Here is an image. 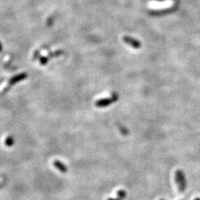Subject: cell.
Here are the masks:
<instances>
[{
    "mask_svg": "<svg viewBox=\"0 0 200 200\" xmlns=\"http://www.w3.org/2000/svg\"><path fill=\"white\" fill-rule=\"evenodd\" d=\"M119 99V95L116 93H113L110 98H104V99H99L96 102L95 105L97 107H105L111 104L116 102Z\"/></svg>",
    "mask_w": 200,
    "mask_h": 200,
    "instance_id": "1",
    "label": "cell"
},
{
    "mask_svg": "<svg viewBox=\"0 0 200 200\" xmlns=\"http://www.w3.org/2000/svg\"><path fill=\"white\" fill-rule=\"evenodd\" d=\"M175 178H176V182H177L178 189H179V191L181 193L184 192L185 189H186L187 182H186V179H185V177L184 173H183V172L180 170H177V172H176V174H175Z\"/></svg>",
    "mask_w": 200,
    "mask_h": 200,
    "instance_id": "2",
    "label": "cell"
},
{
    "mask_svg": "<svg viewBox=\"0 0 200 200\" xmlns=\"http://www.w3.org/2000/svg\"><path fill=\"white\" fill-rule=\"evenodd\" d=\"M122 40L125 42V44H128V45L132 47L134 49H139L142 46V44L139 40H136V39L133 38V37L129 36H125L122 38Z\"/></svg>",
    "mask_w": 200,
    "mask_h": 200,
    "instance_id": "3",
    "label": "cell"
},
{
    "mask_svg": "<svg viewBox=\"0 0 200 200\" xmlns=\"http://www.w3.org/2000/svg\"><path fill=\"white\" fill-rule=\"evenodd\" d=\"M53 165L57 170H59L61 173H65L67 171H68V168L63 164L62 162H59L58 160H56L53 162Z\"/></svg>",
    "mask_w": 200,
    "mask_h": 200,
    "instance_id": "4",
    "label": "cell"
},
{
    "mask_svg": "<svg viewBox=\"0 0 200 200\" xmlns=\"http://www.w3.org/2000/svg\"><path fill=\"white\" fill-rule=\"evenodd\" d=\"M14 140L13 137L11 136H8L7 137L6 140L5 141V144L6 146H8V147H10V146H12L13 144H14Z\"/></svg>",
    "mask_w": 200,
    "mask_h": 200,
    "instance_id": "5",
    "label": "cell"
},
{
    "mask_svg": "<svg viewBox=\"0 0 200 200\" xmlns=\"http://www.w3.org/2000/svg\"><path fill=\"white\" fill-rule=\"evenodd\" d=\"M126 195H127V193L124 190H118L117 192V196L119 197V199H124V198L126 197Z\"/></svg>",
    "mask_w": 200,
    "mask_h": 200,
    "instance_id": "6",
    "label": "cell"
},
{
    "mask_svg": "<svg viewBox=\"0 0 200 200\" xmlns=\"http://www.w3.org/2000/svg\"><path fill=\"white\" fill-rule=\"evenodd\" d=\"M119 129H120V131H121V132L122 133V134L126 135V134H127V133H128V131H127V130L126 129L125 127H122V126H120Z\"/></svg>",
    "mask_w": 200,
    "mask_h": 200,
    "instance_id": "7",
    "label": "cell"
},
{
    "mask_svg": "<svg viewBox=\"0 0 200 200\" xmlns=\"http://www.w3.org/2000/svg\"><path fill=\"white\" fill-rule=\"evenodd\" d=\"M107 200H122L121 199H112V198H110V199H108Z\"/></svg>",
    "mask_w": 200,
    "mask_h": 200,
    "instance_id": "8",
    "label": "cell"
},
{
    "mask_svg": "<svg viewBox=\"0 0 200 200\" xmlns=\"http://www.w3.org/2000/svg\"><path fill=\"white\" fill-rule=\"evenodd\" d=\"M194 200H200V198H196V199H195Z\"/></svg>",
    "mask_w": 200,
    "mask_h": 200,
    "instance_id": "9",
    "label": "cell"
},
{
    "mask_svg": "<svg viewBox=\"0 0 200 200\" xmlns=\"http://www.w3.org/2000/svg\"><path fill=\"white\" fill-rule=\"evenodd\" d=\"M0 188H1V185H0Z\"/></svg>",
    "mask_w": 200,
    "mask_h": 200,
    "instance_id": "10",
    "label": "cell"
},
{
    "mask_svg": "<svg viewBox=\"0 0 200 200\" xmlns=\"http://www.w3.org/2000/svg\"><path fill=\"white\" fill-rule=\"evenodd\" d=\"M160 200H165V199H160Z\"/></svg>",
    "mask_w": 200,
    "mask_h": 200,
    "instance_id": "11",
    "label": "cell"
}]
</instances>
